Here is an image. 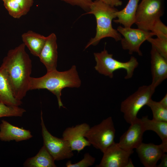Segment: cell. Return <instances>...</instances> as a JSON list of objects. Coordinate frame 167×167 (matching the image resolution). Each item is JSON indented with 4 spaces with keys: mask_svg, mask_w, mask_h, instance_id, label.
<instances>
[{
    "mask_svg": "<svg viewBox=\"0 0 167 167\" xmlns=\"http://www.w3.org/2000/svg\"><path fill=\"white\" fill-rule=\"evenodd\" d=\"M22 43L10 50L0 66L14 97L21 100L29 90L32 62Z\"/></svg>",
    "mask_w": 167,
    "mask_h": 167,
    "instance_id": "6da1fadb",
    "label": "cell"
},
{
    "mask_svg": "<svg viewBox=\"0 0 167 167\" xmlns=\"http://www.w3.org/2000/svg\"><path fill=\"white\" fill-rule=\"evenodd\" d=\"M81 85L76 67L73 65L68 70L59 71L57 69L47 72L40 77H31L29 90L46 89L57 97L58 107L65 108L62 101V91L66 87L79 88Z\"/></svg>",
    "mask_w": 167,
    "mask_h": 167,
    "instance_id": "7a4b0ae2",
    "label": "cell"
},
{
    "mask_svg": "<svg viewBox=\"0 0 167 167\" xmlns=\"http://www.w3.org/2000/svg\"><path fill=\"white\" fill-rule=\"evenodd\" d=\"M118 10L115 7L108 5L100 0H95L92 3L89 11L86 14H93L96 22V32L94 37L91 38L86 45V49L91 45L95 46L103 38H112L116 41H120L121 35L117 29L113 28V20L116 18Z\"/></svg>",
    "mask_w": 167,
    "mask_h": 167,
    "instance_id": "3957f363",
    "label": "cell"
},
{
    "mask_svg": "<svg viewBox=\"0 0 167 167\" xmlns=\"http://www.w3.org/2000/svg\"><path fill=\"white\" fill-rule=\"evenodd\" d=\"M96 62L94 68L99 73L110 78L113 77V72L119 69H124L126 72L125 79L131 78L135 69L138 66L139 62L135 57L131 56L130 60L122 62L113 58L112 54L109 53L105 47L100 52L94 53Z\"/></svg>",
    "mask_w": 167,
    "mask_h": 167,
    "instance_id": "277c9868",
    "label": "cell"
},
{
    "mask_svg": "<svg viewBox=\"0 0 167 167\" xmlns=\"http://www.w3.org/2000/svg\"><path fill=\"white\" fill-rule=\"evenodd\" d=\"M155 90L151 84L141 86L122 102L120 110L127 123L131 124L138 118V112L152 99Z\"/></svg>",
    "mask_w": 167,
    "mask_h": 167,
    "instance_id": "5b68a950",
    "label": "cell"
},
{
    "mask_svg": "<svg viewBox=\"0 0 167 167\" xmlns=\"http://www.w3.org/2000/svg\"><path fill=\"white\" fill-rule=\"evenodd\" d=\"M164 12L163 0H141L136 11L135 24L138 28L151 31Z\"/></svg>",
    "mask_w": 167,
    "mask_h": 167,
    "instance_id": "8992f818",
    "label": "cell"
},
{
    "mask_svg": "<svg viewBox=\"0 0 167 167\" xmlns=\"http://www.w3.org/2000/svg\"><path fill=\"white\" fill-rule=\"evenodd\" d=\"M115 134L113 122L112 118L109 117L90 127L84 136L91 145L103 153L115 142Z\"/></svg>",
    "mask_w": 167,
    "mask_h": 167,
    "instance_id": "52a82bcc",
    "label": "cell"
},
{
    "mask_svg": "<svg viewBox=\"0 0 167 167\" xmlns=\"http://www.w3.org/2000/svg\"><path fill=\"white\" fill-rule=\"evenodd\" d=\"M41 119L43 145L55 161L69 159L73 156L74 153L67 141L62 138L53 135L48 131L44 123L42 111Z\"/></svg>",
    "mask_w": 167,
    "mask_h": 167,
    "instance_id": "ba28073f",
    "label": "cell"
},
{
    "mask_svg": "<svg viewBox=\"0 0 167 167\" xmlns=\"http://www.w3.org/2000/svg\"><path fill=\"white\" fill-rule=\"evenodd\" d=\"M117 30L123 36L120 40L122 48L128 50L130 54L136 53L140 56L142 55V53L140 49L141 45L149 38L154 36L151 31L138 28L119 26Z\"/></svg>",
    "mask_w": 167,
    "mask_h": 167,
    "instance_id": "9c48e42d",
    "label": "cell"
},
{
    "mask_svg": "<svg viewBox=\"0 0 167 167\" xmlns=\"http://www.w3.org/2000/svg\"><path fill=\"white\" fill-rule=\"evenodd\" d=\"M133 151H127L114 142L103 153L99 164L96 167H126Z\"/></svg>",
    "mask_w": 167,
    "mask_h": 167,
    "instance_id": "30bf717a",
    "label": "cell"
},
{
    "mask_svg": "<svg viewBox=\"0 0 167 167\" xmlns=\"http://www.w3.org/2000/svg\"><path fill=\"white\" fill-rule=\"evenodd\" d=\"M90 128L86 123L66 128L63 131L62 137L68 143L71 150L78 153L91 144L84 136Z\"/></svg>",
    "mask_w": 167,
    "mask_h": 167,
    "instance_id": "8fae6325",
    "label": "cell"
},
{
    "mask_svg": "<svg viewBox=\"0 0 167 167\" xmlns=\"http://www.w3.org/2000/svg\"><path fill=\"white\" fill-rule=\"evenodd\" d=\"M130 124L117 143L121 148L127 151H133L139 146L142 142L143 135L145 131L141 118H137Z\"/></svg>",
    "mask_w": 167,
    "mask_h": 167,
    "instance_id": "7c38bea8",
    "label": "cell"
},
{
    "mask_svg": "<svg viewBox=\"0 0 167 167\" xmlns=\"http://www.w3.org/2000/svg\"><path fill=\"white\" fill-rule=\"evenodd\" d=\"M141 162L145 167H156L163 155L167 152V147L162 143L156 145L152 143H142L136 148Z\"/></svg>",
    "mask_w": 167,
    "mask_h": 167,
    "instance_id": "4fadbf2b",
    "label": "cell"
},
{
    "mask_svg": "<svg viewBox=\"0 0 167 167\" xmlns=\"http://www.w3.org/2000/svg\"><path fill=\"white\" fill-rule=\"evenodd\" d=\"M151 70L152 87L156 88L167 78V58L162 56L154 47L151 50Z\"/></svg>",
    "mask_w": 167,
    "mask_h": 167,
    "instance_id": "5bb4252c",
    "label": "cell"
},
{
    "mask_svg": "<svg viewBox=\"0 0 167 167\" xmlns=\"http://www.w3.org/2000/svg\"><path fill=\"white\" fill-rule=\"evenodd\" d=\"M58 56L56 36L52 33L46 36L38 57L49 72L57 69Z\"/></svg>",
    "mask_w": 167,
    "mask_h": 167,
    "instance_id": "9a60e30c",
    "label": "cell"
},
{
    "mask_svg": "<svg viewBox=\"0 0 167 167\" xmlns=\"http://www.w3.org/2000/svg\"><path fill=\"white\" fill-rule=\"evenodd\" d=\"M32 136L29 130L14 126L6 120L1 121L0 124V140L19 142L29 139Z\"/></svg>",
    "mask_w": 167,
    "mask_h": 167,
    "instance_id": "2e32d148",
    "label": "cell"
},
{
    "mask_svg": "<svg viewBox=\"0 0 167 167\" xmlns=\"http://www.w3.org/2000/svg\"><path fill=\"white\" fill-rule=\"evenodd\" d=\"M139 0H129L125 7L116 12V19L113 21L126 28L131 27L135 24V17Z\"/></svg>",
    "mask_w": 167,
    "mask_h": 167,
    "instance_id": "e0dca14e",
    "label": "cell"
},
{
    "mask_svg": "<svg viewBox=\"0 0 167 167\" xmlns=\"http://www.w3.org/2000/svg\"><path fill=\"white\" fill-rule=\"evenodd\" d=\"M23 43L34 56L38 57L44 46L46 36L32 30L23 33L21 36Z\"/></svg>",
    "mask_w": 167,
    "mask_h": 167,
    "instance_id": "ac0fdd59",
    "label": "cell"
},
{
    "mask_svg": "<svg viewBox=\"0 0 167 167\" xmlns=\"http://www.w3.org/2000/svg\"><path fill=\"white\" fill-rule=\"evenodd\" d=\"M34 0H2L9 14L19 19L27 14L32 6Z\"/></svg>",
    "mask_w": 167,
    "mask_h": 167,
    "instance_id": "d6986e66",
    "label": "cell"
},
{
    "mask_svg": "<svg viewBox=\"0 0 167 167\" xmlns=\"http://www.w3.org/2000/svg\"><path fill=\"white\" fill-rule=\"evenodd\" d=\"M54 161L43 145L36 156L28 159L23 165L26 167H56Z\"/></svg>",
    "mask_w": 167,
    "mask_h": 167,
    "instance_id": "ffe728a7",
    "label": "cell"
},
{
    "mask_svg": "<svg viewBox=\"0 0 167 167\" xmlns=\"http://www.w3.org/2000/svg\"><path fill=\"white\" fill-rule=\"evenodd\" d=\"M145 131L155 132L161 139L162 143L167 147V122L149 119L147 116L141 118Z\"/></svg>",
    "mask_w": 167,
    "mask_h": 167,
    "instance_id": "44dd1931",
    "label": "cell"
},
{
    "mask_svg": "<svg viewBox=\"0 0 167 167\" xmlns=\"http://www.w3.org/2000/svg\"><path fill=\"white\" fill-rule=\"evenodd\" d=\"M0 102L10 106H19L22 103L14 96L6 78L0 67Z\"/></svg>",
    "mask_w": 167,
    "mask_h": 167,
    "instance_id": "7402d4cb",
    "label": "cell"
},
{
    "mask_svg": "<svg viewBox=\"0 0 167 167\" xmlns=\"http://www.w3.org/2000/svg\"><path fill=\"white\" fill-rule=\"evenodd\" d=\"M151 109L153 115V119L167 122V108L161 105L159 101L151 99L147 105Z\"/></svg>",
    "mask_w": 167,
    "mask_h": 167,
    "instance_id": "603a6c76",
    "label": "cell"
},
{
    "mask_svg": "<svg viewBox=\"0 0 167 167\" xmlns=\"http://www.w3.org/2000/svg\"><path fill=\"white\" fill-rule=\"evenodd\" d=\"M26 111L19 106H10L0 102V118L3 117H22Z\"/></svg>",
    "mask_w": 167,
    "mask_h": 167,
    "instance_id": "cb8c5ba5",
    "label": "cell"
},
{
    "mask_svg": "<svg viewBox=\"0 0 167 167\" xmlns=\"http://www.w3.org/2000/svg\"><path fill=\"white\" fill-rule=\"evenodd\" d=\"M147 41L162 56L167 58V37H157L154 38L152 37Z\"/></svg>",
    "mask_w": 167,
    "mask_h": 167,
    "instance_id": "d4e9b609",
    "label": "cell"
},
{
    "mask_svg": "<svg viewBox=\"0 0 167 167\" xmlns=\"http://www.w3.org/2000/svg\"><path fill=\"white\" fill-rule=\"evenodd\" d=\"M95 158L89 153H85L83 158L79 162L74 164L68 161L66 163V167H88L92 165L95 162Z\"/></svg>",
    "mask_w": 167,
    "mask_h": 167,
    "instance_id": "484cf974",
    "label": "cell"
},
{
    "mask_svg": "<svg viewBox=\"0 0 167 167\" xmlns=\"http://www.w3.org/2000/svg\"><path fill=\"white\" fill-rule=\"evenodd\" d=\"M157 37H167V27L163 23L161 19L154 24L151 31Z\"/></svg>",
    "mask_w": 167,
    "mask_h": 167,
    "instance_id": "4316f807",
    "label": "cell"
},
{
    "mask_svg": "<svg viewBox=\"0 0 167 167\" xmlns=\"http://www.w3.org/2000/svg\"><path fill=\"white\" fill-rule=\"evenodd\" d=\"M73 6L80 7L84 10L89 11L90 7L93 2L92 0H61Z\"/></svg>",
    "mask_w": 167,
    "mask_h": 167,
    "instance_id": "83f0119b",
    "label": "cell"
},
{
    "mask_svg": "<svg viewBox=\"0 0 167 167\" xmlns=\"http://www.w3.org/2000/svg\"><path fill=\"white\" fill-rule=\"evenodd\" d=\"M103 3L111 6L115 7L121 6L122 4L121 0H100Z\"/></svg>",
    "mask_w": 167,
    "mask_h": 167,
    "instance_id": "f1b7e54d",
    "label": "cell"
},
{
    "mask_svg": "<svg viewBox=\"0 0 167 167\" xmlns=\"http://www.w3.org/2000/svg\"><path fill=\"white\" fill-rule=\"evenodd\" d=\"M160 159L161 162L159 165H157V167H167V155L165 153L162 156Z\"/></svg>",
    "mask_w": 167,
    "mask_h": 167,
    "instance_id": "f546056e",
    "label": "cell"
},
{
    "mask_svg": "<svg viewBox=\"0 0 167 167\" xmlns=\"http://www.w3.org/2000/svg\"><path fill=\"white\" fill-rule=\"evenodd\" d=\"M160 104L164 106L167 108V94L159 101Z\"/></svg>",
    "mask_w": 167,
    "mask_h": 167,
    "instance_id": "4dcf8cb0",
    "label": "cell"
},
{
    "mask_svg": "<svg viewBox=\"0 0 167 167\" xmlns=\"http://www.w3.org/2000/svg\"><path fill=\"white\" fill-rule=\"evenodd\" d=\"M134 166L131 159L130 158L126 167H133Z\"/></svg>",
    "mask_w": 167,
    "mask_h": 167,
    "instance_id": "1f68e13d",
    "label": "cell"
},
{
    "mask_svg": "<svg viewBox=\"0 0 167 167\" xmlns=\"http://www.w3.org/2000/svg\"></svg>",
    "mask_w": 167,
    "mask_h": 167,
    "instance_id": "d6a6232c",
    "label": "cell"
}]
</instances>
